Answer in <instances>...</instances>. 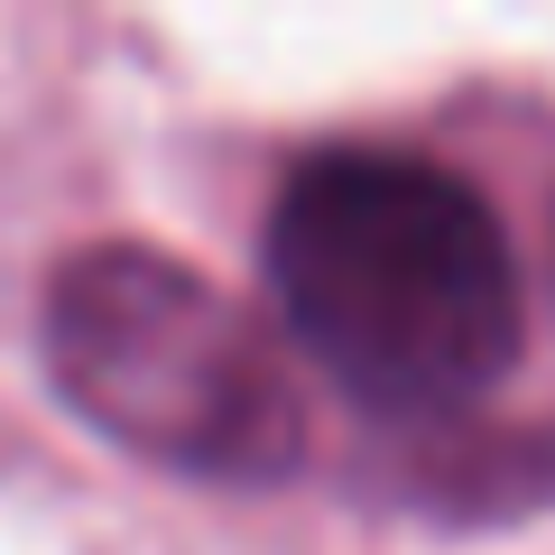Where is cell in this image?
Wrapping results in <instances>:
<instances>
[{
  "label": "cell",
  "mask_w": 555,
  "mask_h": 555,
  "mask_svg": "<svg viewBox=\"0 0 555 555\" xmlns=\"http://www.w3.org/2000/svg\"><path fill=\"white\" fill-rule=\"evenodd\" d=\"M269 297L297 352L379 416L473 408L528 315L500 214L408 149H324L278 185Z\"/></svg>",
  "instance_id": "6da1fadb"
},
{
  "label": "cell",
  "mask_w": 555,
  "mask_h": 555,
  "mask_svg": "<svg viewBox=\"0 0 555 555\" xmlns=\"http://www.w3.org/2000/svg\"><path fill=\"white\" fill-rule=\"evenodd\" d=\"M47 371L65 408L112 444L195 481H287L306 416L287 361L185 259L102 241L47 278Z\"/></svg>",
  "instance_id": "7a4b0ae2"
},
{
  "label": "cell",
  "mask_w": 555,
  "mask_h": 555,
  "mask_svg": "<svg viewBox=\"0 0 555 555\" xmlns=\"http://www.w3.org/2000/svg\"><path fill=\"white\" fill-rule=\"evenodd\" d=\"M546 259H555V232H546Z\"/></svg>",
  "instance_id": "3957f363"
}]
</instances>
